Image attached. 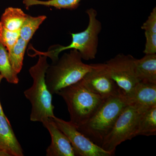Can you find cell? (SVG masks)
Masks as SVG:
<instances>
[{
  "mask_svg": "<svg viewBox=\"0 0 156 156\" xmlns=\"http://www.w3.org/2000/svg\"><path fill=\"white\" fill-rule=\"evenodd\" d=\"M47 58L44 55H39L36 64L29 70L33 83L24 91V94L31 105L30 119L32 122H42L55 117L52 94L48 90L45 81L46 71L50 66Z\"/></svg>",
  "mask_w": 156,
  "mask_h": 156,
  "instance_id": "cell-3",
  "label": "cell"
},
{
  "mask_svg": "<svg viewBox=\"0 0 156 156\" xmlns=\"http://www.w3.org/2000/svg\"><path fill=\"white\" fill-rule=\"evenodd\" d=\"M89 18V23L86 29L77 33H70L72 41L67 46L55 45L51 46L46 52L38 51L34 48L33 56L44 55L52 60V64L58 59L59 53L69 49L77 50L82 59L86 61L92 60L96 57L98 48V36L102 29L101 22L97 18V12L95 9L90 8L86 11Z\"/></svg>",
  "mask_w": 156,
  "mask_h": 156,
  "instance_id": "cell-1",
  "label": "cell"
},
{
  "mask_svg": "<svg viewBox=\"0 0 156 156\" xmlns=\"http://www.w3.org/2000/svg\"><path fill=\"white\" fill-rule=\"evenodd\" d=\"M144 34L146 44L144 53L145 54H156V33L144 31Z\"/></svg>",
  "mask_w": 156,
  "mask_h": 156,
  "instance_id": "cell-21",
  "label": "cell"
},
{
  "mask_svg": "<svg viewBox=\"0 0 156 156\" xmlns=\"http://www.w3.org/2000/svg\"><path fill=\"white\" fill-rule=\"evenodd\" d=\"M140 114L133 107L127 105L104 139L101 147L115 155L118 146L136 136V126Z\"/></svg>",
  "mask_w": 156,
  "mask_h": 156,
  "instance_id": "cell-6",
  "label": "cell"
},
{
  "mask_svg": "<svg viewBox=\"0 0 156 156\" xmlns=\"http://www.w3.org/2000/svg\"><path fill=\"white\" fill-rule=\"evenodd\" d=\"M92 68L93 64L83 62L77 50L71 49L49 66L45 74L48 89L52 95L56 94L61 89L81 80Z\"/></svg>",
  "mask_w": 156,
  "mask_h": 156,
  "instance_id": "cell-2",
  "label": "cell"
},
{
  "mask_svg": "<svg viewBox=\"0 0 156 156\" xmlns=\"http://www.w3.org/2000/svg\"><path fill=\"white\" fill-rule=\"evenodd\" d=\"M91 92L103 100L119 95L122 91L110 74L105 63L93 64V68L81 80Z\"/></svg>",
  "mask_w": 156,
  "mask_h": 156,
  "instance_id": "cell-7",
  "label": "cell"
},
{
  "mask_svg": "<svg viewBox=\"0 0 156 156\" xmlns=\"http://www.w3.org/2000/svg\"><path fill=\"white\" fill-rule=\"evenodd\" d=\"M135 73L139 82L156 84V54L135 59Z\"/></svg>",
  "mask_w": 156,
  "mask_h": 156,
  "instance_id": "cell-13",
  "label": "cell"
},
{
  "mask_svg": "<svg viewBox=\"0 0 156 156\" xmlns=\"http://www.w3.org/2000/svg\"><path fill=\"white\" fill-rule=\"evenodd\" d=\"M135 59L130 54L119 53L105 63L112 78L125 93L139 82L135 73Z\"/></svg>",
  "mask_w": 156,
  "mask_h": 156,
  "instance_id": "cell-8",
  "label": "cell"
},
{
  "mask_svg": "<svg viewBox=\"0 0 156 156\" xmlns=\"http://www.w3.org/2000/svg\"><path fill=\"white\" fill-rule=\"evenodd\" d=\"M28 14L19 8L9 7L1 17L0 23L9 30H20Z\"/></svg>",
  "mask_w": 156,
  "mask_h": 156,
  "instance_id": "cell-15",
  "label": "cell"
},
{
  "mask_svg": "<svg viewBox=\"0 0 156 156\" xmlns=\"http://www.w3.org/2000/svg\"><path fill=\"white\" fill-rule=\"evenodd\" d=\"M0 74L7 82L11 84H17L19 79L17 73L14 71L10 60L9 53L5 47L0 43Z\"/></svg>",
  "mask_w": 156,
  "mask_h": 156,
  "instance_id": "cell-16",
  "label": "cell"
},
{
  "mask_svg": "<svg viewBox=\"0 0 156 156\" xmlns=\"http://www.w3.org/2000/svg\"><path fill=\"white\" fill-rule=\"evenodd\" d=\"M144 31L156 33V8L153 9L147 19L141 27Z\"/></svg>",
  "mask_w": 156,
  "mask_h": 156,
  "instance_id": "cell-22",
  "label": "cell"
},
{
  "mask_svg": "<svg viewBox=\"0 0 156 156\" xmlns=\"http://www.w3.org/2000/svg\"><path fill=\"white\" fill-rule=\"evenodd\" d=\"M51 137V143L46 150L47 156H76L67 136L57 127L52 118L42 122Z\"/></svg>",
  "mask_w": 156,
  "mask_h": 156,
  "instance_id": "cell-11",
  "label": "cell"
},
{
  "mask_svg": "<svg viewBox=\"0 0 156 156\" xmlns=\"http://www.w3.org/2000/svg\"><path fill=\"white\" fill-rule=\"evenodd\" d=\"M0 150L7 151L11 156H24L22 148L5 115H0Z\"/></svg>",
  "mask_w": 156,
  "mask_h": 156,
  "instance_id": "cell-12",
  "label": "cell"
},
{
  "mask_svg": "<svg viewBox=\"0 0 156 156\" xmlns=\"http://www.w3.org/2000/svg\"><path fill=\"white\" fill-rule=\"evenodd\" d=\"M3 79V78L2 76L0 74V83H1V81H2V80ZM0 115H5L4 112H3L2 108V105H1V102H0Z\"/></svg>",
  "mask_w": 156,
  "mask_h": 156,
  "instance_id": "cell-24",
  "label": "cell"
},
{
  "mask_svg": "<svg viewBox=\"0 0 156 156\" xmlns=\"http://www.w3.org/2000/svg\"><path fill=\"white\" fill-rule=\"evenodd\" d=\"M52 119L57 127L68 138L76 156H114L92 142L69 122L56 116Z\"/></svg>",
  "mask_w": 156,
  "mask_h": 156,
  "instance_id": "cell-9",
  "label": "cell"
},
{
  "mask_svg": "<svg viewBox=\"0 0 156 156\" xmlns=\"http://www.w3.org/2000/svg\"><path fill=\"white\" fill-rule=\"evenodd\" d=\"M20 37V30H9L0 23V43L5 46L8 52L10 51Z\"/></svg>",
  "mask_w": 156,
  "mask_h": 156,
  "instance_id": "cell-20",
  "label": "cell"
},
{
  "mask_svg": "<svg viewBox=\"0 0 156 156\" xmlns=\"http://www.w3.org/2000/svg\"><path fill=\"white\" fill-rule=\"evenodd\" d=\"M0 156H11L8 151L4 150H0Z\"/></svg>",
  "mask_w": 156,
  "mask_h": 156,
  "instance_id": "cell-23",
  "label": "cell"
},
{
  "mask_svg": "<svg viewBox=\"0 0 156 156\" xmlns=\"http://www.w3.org/2000/svg\"><path fill=\"white\" fill-rule=\"evenodd\" d=\"M56 94L65 101L69 122L77 128L88 122L104 100L89 90L81 80L61 89Z\"/></svg>",
  "mask_w": 156,
  "mask_h": 156,
  "instance_id": "cell-5",
  "label": "cell"
},
{
  "mask_svg": "<svg viewBox=\"0 0 156 156\" xmlns=\"http://www.w3.org/2000/svg\"><path fill=\"white\" fill-rule=\"evenodd\" d=\"M82 1L83 0H48L47 1L23 0V3L27 9H28L31 6L43 5L46 7H53L58 9L74 10L77 9Z\"/></svg>",
  "mask_w": 156,
  "mask_h": 156,
  "instance_id": "cell-17",
  "label": "cell"
},
{
  "mask_svg": "<svg viewBox=\"0 0 156 156\" xmlns=\"http://www.w3.org/2000/svg\"><path fill=\"white\" fill-rule=\"evenodd\" d=\"M136 136L156 134V105L141 113L136 126Z\"/></svg>",
  "mask_w": 156,
  "mask_h": 156,
  "instance_id": "cell-14",
  "label": "cell"
},
{
  "mask_svg": "<svg viewBox=\"0 0 156 156\" xmlns=\"http://www.w3.org/2000/svg\"><path fill=\"white\" fill-rule=\"evenodd\" d=\"M127 105L122 90L119 95L104 100L88 122L77 129L92 142L101 147L104 139Z\"/></svg>",
  "mask_w": 156,
  "mask_h": 156,
  "instance_id": "cell-4",
  "label": "cell"
},
{
  "mask_svg": "<svg viewBox=\"0 0 156 156\" xmlns=\"http://www.w3.org/2000/svg\"><path fill=\"white\" fill-rule=\"evenodd\" d=\"M124 93L127 105L140 113L156 105V84L139 82L131 91Z\"/></svg>",
  "mask_w": 156,
  "mask_h": 156,
  "instance_id": "cell-10",
  "label": "cell"
},
{
  "mask_svg": "<svg viewBox=\"0 0 156 156\" xmlns=\"http://www.w3.org/2000/svg\"><path fill=\"white\" fill-rule=\"evenodd\" d=\"M47 19L45 15L32 17L27 15L20 30V37L27 42L33 37L40 25Z\"/></svg>",
  "mask_w": 156,
  "mask_h": 156,
  "instance_id": "cell-19",
  "label": "cell"
},
{
  "mask_svg": "<svg viewBox=\"0 0 156 156\" xmlns=\"http://www.w3.org/2000/svg\"><path fill=\"white\" fill-rule=\"evenodd\" d=\"M28 44V42L20 37L13 48L8 52L11 66L17 74L22 69L24 54Z\"/></svg>",
  "mask_w": 156,
  "mask_h": 156,
  "instance_id": "cell-18",
  "label": "cell"
}]
</instances>
